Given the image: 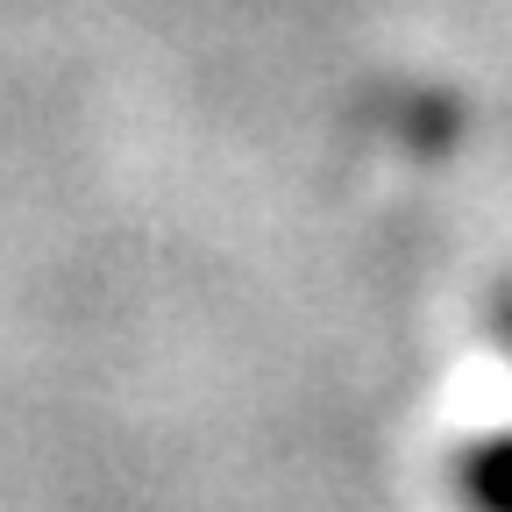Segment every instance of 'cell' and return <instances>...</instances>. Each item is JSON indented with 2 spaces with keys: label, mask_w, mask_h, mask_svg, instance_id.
Here are the masks:
<instances>
[{
  "label": "cell",
  "mask_w": 512,
  "mask_h": 512,
  "mask_svg": "<svg viewBox=\"0 0 512 512\" xmlns=\"http://www.w3.org/2000/svg\"><path fill=\"white\" fill-rule=\"evenodd\" d=\"M484 505L512 512V441H505V456H484Z\"/></svg>",
  "instance_id": "6da1fadb"
}]
</instances>
